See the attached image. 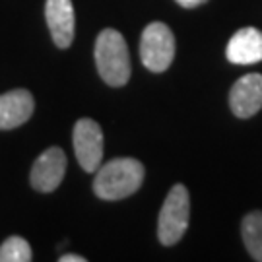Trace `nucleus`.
Returning <instances> with one entry per match:
<instances>
[{
	"mask_svg": "<svg viewBox=\"0 0 262 262\" xmlns=\"http://www.w3.org/2000/svg\"><path fill=\"white\" fill-rule=\"evenodd\" d=\"M74 154L80 167L95 173L103 159V130L94 119H80L74 124Z\"/></svg>",
	"mask_w": 262,
	"mask_h": 262,
	"instance_id": "nucleus-5",
	"label": "nucleus"
},
{
	"mask_svg": "<svg viewBox=\"0 0 262 262\" xmlns=\"http://www.w3.org/2000/svg\"><path fill=\"white\" fill-rule=\"evenodd\" d=\"M190 217V198L185 185H175L161 206L158 222L159 243L171 247L183 239Z\"/></svg>",
	"mask_w": 262,
	"mask_h": 262,
	"instance_id": "nucleus-3",
	"label": "nucleus"
},
{
	"mask_svg": "<svg viewBox=\"0 0 262 262\" xmlns=\"http://www.w3.org/2000/svg\"><path fill=\"white\" fill-rule=\"evenodd\" d=\"M31 260V247L24 237H8L0 245V262H29Z\"/></svg>",
	"mask_w": 262,
	"mask_h": 262,
	"instance_id": "nucleus-12",
	"label": "nucleus"
},
{
	"mask_svg": "<svg viewBox=\"0 0 262 262\" xmlns=\"http://www.w3.org/2000/svg\"><path fill=\"white\" fill-rule=\"evenodd\" d=\"M241 235L249 254L262 262V212H251L241 222Z\"/></svg>",
	"mask_w": 262,
	"mask_h": 262,
	"instance_id": "nucleus-11",
	"label": "nucleus"
},
{
	"mask_svg": "<svg viewBox=\"0 0 262 262\" xmlns=\"http://www.w3.org/2000/svg\"><path fill=\"white\" fill-rule=\"evenodd\" d=\"M45 19L58 49H68L74 41V6L72 0H47Z\"/></svg>",
	"mask_w": 262,
	"mask_h": 262,
	"instance_id": "nucleus-8",
	"label": "nucleus"
},
{
	"mask_svg": "<svg viewBox=\"0 0 262 262\" xmlns=\"http://www.w3.org/2000/svg\"><path fill=\"white\" fill-rule=\"evenodd\" d=\"M229 107L235 117L249 119L262 109V74L239 78L229 92Z\"/></svg>",
	"mask_w": 262,
	"mask_h": 262,
	"instance_id": "nucleus-7",
	"label": "nucleus"
},
{
	"mask_svg": "<svg viewBox=\"0 0 262 262\" xmlns=\"http://www.w3.org/2000/svg\"><path fill=\"white\" fill-rule=\"evenodd\" d=\"M95 173V194L101 200H122L142 187L146 169L134 158H115L99 165Z\"/></svg>",
	"mask_w": 262,
	"mask_h": 262,
	"instance_id": "nucleus-1",
	"label": "nucleus"
},
{
	"mask_svg": "<svg viewBox=\"0 0 262 262\" xmlns=\"http://www.w3.org/2000/svg\"><path fill=\"white\" fill-rule=\"evenodd\" d=\"M175 2L183 8H196V6H202L208 0H175Z\"/></svg>",
	"mask_w": 262,
	"mask_h": 262,
	"instance_id": "nucleus-13",
	"label": "nucleus"
},
{
	"mask_svg": "<svg viewBox=\"0 0 262 262\" xmlns=\"http://www.w3.org/2000/svg\"><path fill=\"white\" fill-rule=\"evenodd\" d=\"M95 64L103 82L121 88L130 78V55L126 41L117 29H103L95 41Z\"/></svg>",
	"mask_w": 262,
	"mask_h": 262,
	"instance_id": "nucleus-2",
	"label": "nucleus"
},
{
	"mask_svg": "<svg viewBox=\"0 0 262 262\" xmlns=\"http://www.w3.org/2000/svg\"><path fill=\"white\" fill-rule=\"evenodd\" d=\"M231 64H254L262 60V31L256 28H243L229 39L225 49Z\"/></svg>",
	"mask_w": 262,
	"mask_h": 262,
	"instance_id": "nucleus-10",
	"label": "nucleus"
},
{
	"mask_svg": "<svg viewBox=\"0 0 262 262\" xmlns=\"http://www.w3.org/2000/svg\"><path fill=\"white\" fill-rule=\"evenodd\" d=\"M35 101L28 90H12L0 95V130L18 128L33 115Z\"/></svg>",
	"mask_w": 262,
	"mask_h": 262,
	"instance_id": "nucleus-9",
	"label": "nucleus"
},
{
	"mask_svg": "<svg viewBox=\"0 0 262 262\" xmlns=\"http://www.w3.org/2000/svg\"><path fill=\"white\" fill-rule=\"evenodd\" d=\"M60 262H85V256H80V254H62Z\"/></svg>",
	"mask_w": 262,
	"mask_h": 262,
	"instance_id": "nucleus-14",
	"label": "nucleus"
},
{
	"mask_svg": "<svg viewBox=\"0 0 262 262\" xmlns=\"http://www.w3.org/2000/svg\"><path fill=\"white\" fill-rule=\"evenodd\" d=\"M142 64L151 72H165L175 58V37L163 21H154L142 31Z\"/></svg>",
	"mask_w": 262,
	"mask_h": 262,
	"instance_id": "nucleus-4",
	"label": "nucleus"
},
{
	"mask_svg": "<svg viewBox=\"0 0 262 262\" xmlns=\"http://www.w3.org/2000/svg\"><path fill=\"white\" fill-rule=\"evenodd\" d=\"M66 154L60 148H47L31 167V187L39 192H53L64 179Z\"/></svg>",
	"mask_w": 262,
	"mask_h": 262,
	"instance_id": "nucleus-6",
	"label": "nucleus"
}]
</instances>
